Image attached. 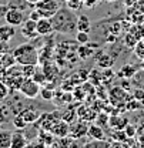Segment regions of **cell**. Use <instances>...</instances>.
I'll list each match as a JSON object with an SVG mask.
<instances>
[{"mask_svg":"<svg viewBox=\"0 0 144 148\" xmlns=\"http://www.w3.org/2000/svg\"><path fill=\"white\" fill-rule=\"evenodd\" d=\"M138 145L144 147V132H141V134L138 135Z\"/></svg>","mask_w":144,"mask_h":148,"instance_id":"obj_49","label":"cell"},{"mask_svg":"<svg viewBox=\"0 0 144 148\" xmlns=\"http://www.w3.org/2000/svg\"><path fill=\"white\" fill-rule=\"evenodd\" d=\"M36 32L39 36H49L53 30V24H52V20L46 17L39 18L36 21Z\"/></svg>","mask_w":144,"mask_h":148,"instance_id":"obj_9","label":"cell"},{"mask_svg":"<svg viewBox=\"0 0 144 148\" xmlns=\"http://www.w3.org/2000/svg\"><path fill=\"white\" fill-rule=\"evenodd\" d=\"M106 1H110V3H111V1H116V0H106Z\"/></svg>","mask_w":144,"mask_h":148,"instance_id":"obj_52","label":"cell"},{"mask_svg":"<svg viewBox=\"0 0 144 148\" xmlns=\"http://www.w3.org/2000/svg\"><path fill=\"white\" fill-rule=\"evenodd\" d=\"M114 57L110 54H101L99 58H97V67H100V69H111L113 66H114Z\"/></svg>","mask_w":144,"mask_h":148,"instance_id":"obj_18","label":"cell"},{"mask_svg":"<svg viewBox=\"0 0 144 148\" xmlns=\"http://www.w3.org/2000/svg\"><path fill=\"white\" fill-rule=\"evenodd\" d=\"M53 30L63 34H72L77 32V16L70 9H59L50 17Z\"/></svg>","mask_w":144,"mask_h":148,"instance_id":"obj_1","label":"cell"},{"mask_svg":"<svg viewBox=\"0 0 144 148\" xmlns=\"http://www.w3.org/2000/svg\"><path fill=\"white\" fill-rule=\"evenodd\" d=\"M20 71H21V74H23V77H26V78H32L33 74L36 73V64H24V66H21Z\"/></svg>","mask_w":144,"mask_h":148,"instance_id":"obj_30","label":"cell"},{"mask_svg":"<svg viewBox=\"0 0 144 148\" xmlns=\"http://www.w3.org/2000/svg\"><path fill=\"white\" fill-rule=\"evenodd\" d=\"M89 74H90L89 70L80 69V70H79V73H77V75L80 77V80H81V81H87V80H89Z\"/></svg>","mask_w":144,"mask_h":148,"instance_id":"obj_43","label":"cell"},{"mask_svg":"<svg viewBox=\"0 0 144 148\" xmlns=\"http://www.w3.org/2000/svg\"><path fill=\"white\" fill-rule=\"evenodd\" d=\"M133 51H134V54H136V57L138 60H144V41L143 40H138L137 41V44L134 46Z\"/></svg>","mask_w":144,"mask_h":148,"instance_id":"obj_33","label":"cell"},{"mask_svg":"<svg viewBox=\"0 0 144 148\" xmlns=\"http://www.w3.org/2000/svg\"><path fill=\"white\" fill-rule=\"evenodd\" d=\"M10 94V88L4 84V81H0V101L6 100V97Z\"/></svg>","mask_w":144,"mask_h":148,"instance_id":"obj_40","label":"cell"},{"mask_svg":"<svg viewBox=\"0 0 144 148\" xmlns=\"http://www.w3.org/2000/svg\"><path fill=\"white\" fill-rule=\"evenodd\" d=\"M57 114H59L57 111H53V112H47L41 115V118H39V127L44 131H52L54 125L61 120V117H59Z\"/></svg>","mask_w":144,"mask_h":148,"instance_id":"obj_5","label":"cell"},{"mask_svg":"<svg viewBox=\"0 0 144 148\" xmlns=\"http://www.w3.org/2000/svg\"><path fill=\"white\" fill-rule=\"evenodd\" d=\"M101 80H103V71H99L97 69L91 70L90 74H89V81H90L91 84L99 86L101 83Z\"/></svg>","mask_w":144,"mask_h":148,"instance_id":"obj_28","label":"cell"},{"mask_svg":"<svg viewBox=\"0 0 144 148\" xmlns=\"http://www.w3.org/2000/svg\"><path fill=\"white\" fill-rule=\"evenodd\" d=\"M77 117H79L80 120L87 121V123L90 124L91 121L96 120V117H97V111L94 110L91 106H80V107L77 108Z\"/></svg>","mask_w":144,"mask_h":148,"instance_id":"obj_8","label":"cell"},{"mask_svg":"<svg viewBox=\"0 0 144 148\" xmlns=\"http://www.w3.org/2000/svg\"><path fill=\"white\" fill-rule=\"evenodd\" d=\"M134 7L137 9V12H138V13L144 14V0H137V1H136V4H134Z\"/></svg>","mask_w":144,"mask_h":148,"instance_id":"obj_44","label":"cell"},{"mask_svg":"<svg viewBox=\"0 0 144 148\" xmlns=\"http://www.w3.org/2000/svg\"><path fill=\"white\" fill-rule=\"evenodd\" d=\"M128 32L136 37L137 40H143L144 37V26L141 23H133L128 29Z\"/></svg>","mask_w":144,"mask_h":148,"instance_id":"obj_26","label":"cell"},{"mask_svg":"<svg viewBox=\"0 0 144 148\" xmlns=\"http://www.w3.org/2000/svg\"><path fill=\"white\" fill-rule=\"evenodd\" d=\"M143 74H144V69H143Z\"/></svg>","mask_w":144,"mask_h":148,"instance_id":"obj_54","label":"cell"},{"mask_svg":"<svg viewBox=\"0 0 144 148\" xmlns=\"http://www.w3.org/2000/svg\"><path fill=\"white\" fill-rule=\"evenodd\" d=\"M72 92H73V98H74V100H77V101H79V100H80V101H83V100L86 98V91L83 90V87L80 88V87H77V86H76V87H74V90H73Z\"/></svg>","mask_w":144,"mask_h":148,"instance_id":"obj_37","label":"cell"},{"mask_svg":"<svg viewBox=\"0 0 144 148\" xmlns=\"http://www.w3.org/2000/svg\"><path fill=\"white\" fill-rule=\"evenodd\" d=\"M108 117H110V114L106 112L104 110L99 111L97 112V117H96V120H94V123L97 124V125H108Z\"/></svg>","mask_w":144,"mask_h":148,"instance_id":"obj_29","label":"cell"},{"mask_svg":"<svg viewBox=\"0 0 144 148\" xmlns=\"http://www.w3.org/2000/svg\"><path fill=\"white\" fill-rule=\"evenodd\" d=\"M83 3H84L86 7H93L99 3V0H83Z\"/></svg>","mask_w":144,"mask_h":148,"instance_id":"obj_48","label":"cell"},{"mask_svg":"<svg viewBox=\"0 0 144 148\" xmlns=\"http://www.w3.org/2000/svg\"><path fill=\"white\" fill-rule=\"evenodd\" d=\"M26 1H29V3H37L39 0H26Z\"/></svg>","mask_w":144,"mask_h":148,"instance_id":"obj_50","label":"cell"},{"mask_svg":"<svg viewBox=\"0 0 144 148\" xmlns=\"http://www.w3.org/2000/svg\"><path fill=\"white\" fill-rule=\"evenodd\" d=\"M14 64H16V58H14L13 53L12 54L10 53H3V54L0 56V66H3L6 69H10Z\"/></svg>","mask_w":144,"mask_h":148,"instance_id":"obj_25","label":"cell"},{"mask_svg":"<svg viewBox=\"0 0 144 148\" xmlns=\"http://www.w3.org/2000/svg\"><path fill=\"white\" fill-rule=\"evenodd\" d=\"M29 18H32V20H34V21H37L39 18H41L39 9H33V10H32V13H30V17H29Z\"/></svg>","mask_w":144,"mask_h":148,"instance_id":"obj_45","label":"cell"},{"mask_svg":"<svg viewBox=\"0 0 144 148\" xmlns=\"http://www.w3.org/2000/svg\"><path fill=\"white\" fill-rule=\"evenodd\" d=\"M7 10H9V7H7V6H4V4H0V18H4L6 13H7Z\"/></svg>","mask_w":144,"mask_h":148,"instance_id":"obj_47","label":"cell"},{"mask_svg":"<svg viewBox=\"0 0 144 148\" xmlns=\"http://www.w3.org/2000/svg\"><path fill=\"white\" fill-rule=\"evenodd\" d=\"M26 145H29V143L26 141L24 134L20 132V131L13 132V135H12V148H23Z\"/></svg>","mask_w":144,"mask_h":148,"instance_id":"obj_17","label":"cell"},{"mask_svg":"<svg viewBox=\"0 0 144 148\" xmlns=\"http://www.w3.org/2000/svg\"><path fill=\"white\" fill-rule=\"evenodd\" d=\"M141 24H143V26H144V16H143V21H141Z\"/></svg>","mask_w":144,"mask_h":148,"instance_id":"obj_53","label":"cell"},{"mask_svg":"<svg viewBox=\"0 0 144 148\" xmlns=\"http://www.w3.org/2000/svg\"><path fill=\"white\" fill-rule=\"evenodd\" d=\"M12 131L1 130L0 131V148H10L12 147Z\"/></svg>","mask_w":144,"mask_h":148,"instance_id":"obj_23","label":"cell"},{"mask_svg":"<svg viewBox=\"0 0 144 148\" xmlns=\"http://www.w3.org/2000/svg\"><path fill=\"white\" fill-rule=\"evenodd\" d=\"M32 80H33V81H36L37 84H40V86H41V84H44V83L47 81V78H46V74H44V73H37V71L33 74Z\"/></svg>","mask_w":144,"mask_h":148,"instance_id":"obj_41","label":"cell"},{"mask_svg":"<svg viewBox=\"0 0 144 148\" xmlns=\"http://www.w3.org/2000/svg\"><path fill=\"white\" fill-rule=\"evenodd\" d=\"M137 41H138V40L133 36L130 32H127L126 34H124V46L128 47V49H134V46L137 44Z\"/></svg>","mask_w":144,"mask_h":148,"instance_id":"obj_34","label":"cell"},{"mask_svg":"<svg viewBox=\"0 0 144 148\" xmlns=\"http://www.w3.org/2000/svg\"><path fill=\"white\" fill-rule=\"evenodd\" d=\"M140 66H141V69H144V60H141V64Z\"/></svg>","mask_w":144,"mask_h":148,"instance_id":"obj_51","label":"cell"},{"mask_svg":"<svg viewBox=\"0 0 144 148\" xmlns=\"http://www.w3.org/2000/svg\"><path fill=\"white\" fill-rule=\"evenodd\" d=\"M6 75H7V69L3 67V66H0V81H4Z\"/></svg>","mask_w":144,"mask_h":148,"instance_id":"obj_46","label":"cell"},{"mask_svg":"<svg viewBox=\"0 0 144 148\" xmlns=\"http://www.w3.org/2000/svg\"><path fill=\"white\" fill-rule=\"evenodd\" d=\"M4 20H6L7 24H12V26L17 27V26H21V23L24 21V14L17 7H9V10L4 16Z\"/></svg>","mask_w":144,"mask_h":148,"instance_id":"obj_6","label":"cell"},{"mask_svg":"<svg viewBox=\"0 0 144 148\" xmlns=\"http://www.w3.org/2000/svg\"><path fill=\"white\" fill-rule=\"evenodd\" d=\"M50 132L53 134L54 137H57V138L67 137V135H69V132H70V124H69V123H66L64 120H60V121H59V123L53 127V130H52Z\"/></svg>","mask_w":144,"mask_h":148,"instance_id":"obj_12","label":"cell"},{"mask_svg":"<svg viewBox=\"0 0 144 148\" xmlns=\"http://www.w3.org/2000/svg\"><path fill=\"white\" fill-rule=\"evenodd\" d=\"M91 23L87 16H79L77 17V32H90Z\"/></svg>","mask_w":144,"mask_h":148,"instance_id":"obj_24","label":"cell"},{"mask_svg":"<svg viewBox=\"0 0 144 148\" xmlns=\"http://www.w3.org/2000/svg\"><path fill=\"white\" fill-rule=\"evenodd\" d=\"M131 97H133V98H136L137 101H140V103H141V101L144 100V90H143V88H136V90L133 91V95H131Z\"/></svg>","mask_w":144,"mask_h":148,"instance_id":"obj_42","label":"cell"},{"mask_svg":"<svg viewBox=\"0 0 144 148\" xmlns=\"http://www.w3.org/2000/svg\"><path fill=\"white\" fill-rule=\"evenodd\" d=\"M76 40H77V43H79V44H86V43H89V41H90V36H89V33H87V32H77V34H76Z\"/></svg>","mask_w":144,"mask_h":148,"instance_id":"obj_36","label":"cell"},{"mask_svg":"<svg viewBox=\"0 0 144 148\" xmlns=\"http://www.w3.org/2000/svg\"><path fill=\"white\" fill-rule=\"evenodd\" d=\"M143 41H144V37H143Z\"/></svg>","mask_w":144,"mask_h":148,"instance_id":"obj_55","label":"cell"},{"mask_svg":"<svg viewBox=\"0 0 144 148\" xmlns=\"http://www.w3.org/2000/svg\"><path fill=\"white\" fill-rule=\"evenodd\" d=\"M137 73V67L131 66V64H127V66H123L121 70L119 71V77H121L123 80H128V78H133Z\"/></svg>","mask_w":144,"mask_h":148,"instance_id":"obj_21","label":"cell"},{"mask_svg":"<svg viewBox=\"0 0 144 148\" xmlns=\"http://www.w3.org/2000/svg\"><path fill=\"white\" fill-rule=\"evenodd\" d=\"M54 143V135L50 131H44L41 130L40 135H39V145L46 147V145H53Z\"/></svg>","mask_w":144,"mask_h":148,"instance_id":"obj_20","label":"cell"},{"mask_svg":"<svg viewBox=\"0 0 144 148\" xmlns=\"http://www.w3.org/2000/svg\"><path fill=\"white\" fill-rule=\"evenodd\" d=\"M110 135H111V138H113L114 141H117V143H124L127 138H128L126 135V131H124V130H113Z\"/></svg>","mask_w":144,"mask_h":148,"instance_id":"obj_31","label":"cell"},{"mask_svg":"<svg viewBox=\"0 0 144 148\" xmlns=\"http://www.w3.org/2000/svg\"><path fill=\"white\" fill-rule=\"evenodd\" d=\"M34 6L39 7V9H44V10L53 12V13H56L60 9V3L57 0H39L37 3H34Z\"/></svg>","mask_w":144,"mask_h":148,"instance_id":"obj_15","label":"cell"},{"mask_svg":"<svg viewBox=\"0 0 144 148\" xmlns=\"http://www.w3.org/2000/svg\"><path fill=\"white\" fill-rule=\"evenodd\" d=\"M70 135L72 138H81V137H86L87 135V130H89V123L87 121H83L79 118L77 123H73L70 124Z\"/></svg>","mask_w":144,"mask_h":148,"instance_id":"obj_7","label":"cell"},{"mask_svg":"<svg viewBox=\"0 0 144 148\" xmlns=\"http://www.w3.org/2000/svg\"><path fill=\"white\" fill-rule=\"evenodd\" d=\"M12 123H13V125H14L17 130H24L26 127H27V123L23 120V117H21L19 112L12 118Z\"/></svg>","mask_w":144,"mask_h":148,"instance_id":"obj_32","label":"cell"},{"mask_svg":"<svg viewBox=\"0 0 144 148\" xmlns=\"http://www.w3.org/2000/svg\"><path fill=\"white\" fill-rule=\"evenodd\" d=\"M76 118H79V117H77V110H74V108H67L61 114V120H64L69 124H73L76 121Z\"/></svg>","mask_w":144,"mask_h":148,"instance_id":"obj_27","label":"cell"},{"mask_svg":"<svg viewBox=\"0 0 144 148\" xmlns=\"http://www.w3.org/2000/svg\"><path fill=\"white\" fill-rule=\"evenodd\" d=\"M124 131H126V135L128 138H134L137 135V127L133 125V124H127L124 127Z\"/></svg>","mask_w":144,"mask_h":148,"instance_id":"obj_38","label":"cell"},{"mask_svg":"<svg viewBox=\"0 0 144 148\" xmlns=\"http://www.w3.org/2000/svg\"><path fill=\"white\" fill-rule=\"evenodd\" d=\"M77 54H79V57H80L81 60H89L91 56L94 54V51H93V47H91L90 44L86 43V44H80V46H79Z\"/></svg>","mask_w":144,"mask_h":148,"instance_id":"obj_22","label":"cell"},{"mask_svg":"<svg viewBox=\"0 0 144 148\" xmlns=\"http://www.w3.org/2000/svg\"><path fill=\"white\" fill-rule=\"evenodd\" d=\"M9 108L6 107V106H1L0 107V125L1 124H4L7 120H9Z\"/></svg>","mask_w":144,"mask_h":148,"instance_id":"obj_39","label":"cell"},{"mask_svg":"<svg viewBox=\"0 0 144 148\" xmlns=\"http://www.w3.org/2000/svg\"><path fill=\"white\" fill-rule=\"evenodd\" d=\"M87 135L90 138H94V140H106V134L103 128L97 124H93V125H89V130H87Z\"/></svg>","mask_w":144,"mask_h":148,"instance_id":"obj_16","label":"cell"},{"mask_svg":"<svg viewBox=\"0 0 144 148\" xmlns=\"http://www.w3.org/2000/svg\"><path fill=\"white\" fill-rule=\"evenodd\" d=\"M130 98L131 97L128 95L127 90H124L121 86L111 88V91L108 92V101H110L111 106H116V107L117 106H121V104H126Z\"/></svg>","mask_w":144,"mask_h":148,"instance_id":"obj_4","label":"cell"},{"mask_svg":"<svg viewBox=\"0 0 144 148\" xmlns=\"http://www.w3.org/2000/svg\"><path fill=\"white\" fill-rule=\"evenodd\" d=\"M127 124H128V120L120 114H110L108 117V127L111 130H124Z\"/></svg>","mask_w":144,"mask_h":148,"instance_id":"obj_10","label":"cell"},{"mask_svg":"<svg viewBox=\"0 0 144 148\" xmlns=\"http://www.w3.org/2000/svg\"><path fill=\"white\" fill-rule=\"evenodd\" d=\"M13 56L16 58V63L20 66L24 64H37L39 63V51L36 50V47L33 44H21L14 49Z\"/></svg>","mask_w":144,"mask_h":148,"instance_id":"obj_2","label":"cell"},{"mask_svg":"<svg viewBox=\"0 0 144 148\" xmlns=\"http://www.w3.org/2000/svg\"><path fill=\"white\" fill-rule=\"evenodd\" d=\"M21 34L27 38H33V37L39 36L36 32V21L29 18V20H24L21 23Z\"/></svg>","mask_w":144,"mask_h":148,"instance_id":"obj_11","label":"cell"},{"mask_svg":"<svg viewBox=\"0 0 144 148\" xmlns=\"http://www.w3.org/2000/svg\"><path fill=\"white\" fill-rule=\"evenodd\" d=\"M16 34V29L12 24H3L0 26V41H10Z\"/></svg>","mask_w":144,"mask_h":148,"instance_id":"obj_14","label":"cell"},{"mask_svg":"<svg viewBox=\"0 0 144 148\" xmlns=\"http://www.w3.org/2000/svg\"><path fill=\"white\" fill-rule=\"evenodd\" d=\"M40 88H41V86L37 84L36 81H33L32 78H24V81L21 83L17 91H20L27 98H36L40 94Z\"/></svg>","mask_w":144,"mask_h":148,"instance_id":"obj_3","label":"cell"},{"mask_svg":"<svg viewBox=\"0 0 144 148\" xmlns=\"http://www.w3.org/2000/svg\"><path fill=\"white\" fill-rule=\"evenodd\" d=\"M43 73L46 74L47 81H53L54 78L57 77V74H59V67H56V66L50 64V63H44L43 64Z\"/></svg>","mask_w":144,"mask_h":148,"instance_id":"obj_19","label":"cell"},{"mask_svg":"<svg viewBox=\"0 0 144 148\" xmlns=\"http://www.w3.org/2000/svg\"><path fill=\"white\" fill-rule=\"evenodd\" d=\"M40 95H41L43 100H46V101H52V100L54 98V91L52 90V88L41 87V88H40Z\"/></svg>","mask_w":144,"mask_h":148,"instance_id":"obj_35","label":"cell"},{"mask_svg":"<svg viewBox=\"0 0 144 148\" xmlns=\"http://www.w3.org/2000/svg\"><path fill=\"white\" fill-rule=\"evenodd\" d=\"M19 114L23 117V120H24L27 124H34V123L39 121V118H40L39 111L33 110V108H24V110H20L19 111Z\"/></svg>","mask_w":144,"mask_h":148,"instance_id":"obj_13","label":"cell"}]
</instances>
